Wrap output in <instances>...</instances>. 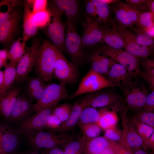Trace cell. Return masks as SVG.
Masks as SVG:
<instances>
[{"mask_svg":"<svg viewBox=\"0 0 154 154\" xmlns=\"http://www.w3.org/2000/svg\"><path fill=\"white\" fill-rule=\"evenodd\" d=\"M140 76L147 82L152 91L154 90V68L142 70Z\"/></svg>","mask_w":154,"mask_h":154,"instance_id":"obj_44","label":"cell"},{"mask_svg":"<svg viewBox=\"0 0 154 154\" xmlns=\"http://www.w3.org/2000/svg\"><path fill=\"white\" fill-rule=\"evenodd\" d=\"M134 35L137 44L140 46L154 47L153 37L148 30L134 27L129 28Z\"/></svg>","mask_w":154,"mask_h":154,"instance_id":"obj_29","label":"cell"},{"mask_svg":"<svg viewBox=\"0 0 154 154\" xmlns=\"http://www.w3.org/2000/svg\"><path fill=\"white\" fill-rule=\"evenodd\" d=\"M9 58V50L6 48L0 49V59L7 62Z\"/></svg>","mask_w":154,"mask_h":154,"instance_id":"obj_54","label":"cell"},{"mask_svg":"<svg viewBox=\"0 0 154 154\" xmlns=\"http://www.w3.org/2000/svg\"><path fill=\"white\" fill-rule=\"evenodd\" d=\"M66 86L60 84L46 85L41 98L33 106V111L38 113L45 109L54 108L62 100L69 98Z\"/></svg>","mask_w":154,"mask_h":154,"instance_id":"obj_4","label":"cell"},{"mask_svg":"<svg viewBox=\"0 0 154 154\" xmlns=\"http://www.w3.org/2000/svg\"><path fill=\"white\" fill-rule=\"evenodd\" d=\"M125 3L132 8L141 11H149L148 6L150 0H125Z\"/></svg>","mask_w":154,"mask_h":154,"instance_id":"obj_41","label":"cell"},{"mask_svg":"<svg viewBox=\"0 0 154 154\" xmlns=\"http://www.w3.org/2000/svg\"><path fill=\"white\" fill-rule=\"evenodd\" d=\"M109 3L111 4V9L114 15L112 24L116 27L127 28L135 25L142 11L132 8L121 1H112Z\"/></svg>","mask_w":154,"mask_h":154,"instance_id":"obj_8","label":"cell"},{"mask_svg":"<svg viewBox=\"0 0 154 154\" xmlns=\"http://www.w3.org/2000/svg\"><path fill=\"white\" fill-rule=\"evenodd\" d=\"M54 108L44 110L21 121L17 130L26 137L42 131L52 114Z\"/></svg>","mask_w":154,"mask_h":154,"instance_id":"obj_13","label":"cell"},{"mask_svg":"<svg viewBox=\"0 0 154 154\" xmlns=\"http://www.w3.org/2000/svg\"><path fill=\"white\" fill-rule=\"evenodd\" d=\"M84 137L82 151L83 154H96L102 150L117 143L110 140L104 136L97 137L93 138Z\"/></svg>","mask_w":154,"mask_h":154,"instance_id":"obj_23","label":"cell"},{"mask_svg":"<svg viewBox=\"0 0 154 154\" xmlns=\"http://www.w3.org/2000/svg\"><path fill=\"white\" fill-rule=\"evenodd\" d=\"M25 154H40L38 151L37 150L33 149L27 153H25Z\"/></svg>","mask_w":154,"mask_h":154,"instance_id":"obj_60","label":"cell"},{"mask_svg":"<svg viewBox=\"0 0 154 154\" xmlns=\"http://www.w3.org/2000/svg\"><path fill=\"white\" fill-rule=\"evenodd\" d=\"M88 58L91 63V69L106 76L112 65L116 62L105 55L97 47L92 49L90 54L88 55Z\"/></svg>","mask_w":154,"mask_h":154,"instance_id":"obj_20","label":"cell"},{"mask_svg":"<svg viewBox=\"0 0 154 154\" xmlns=\"http://www.w3.org/2000/svg\"><path fill=\"white\" fill-rule=\"evenodd\" d=\"M23 42V39L19 38L12 44L9 50V58L20 48Z\"/></svg>","mask_w":154,"mask_h":154,"instance_id":"obj_51","label":"cell"},{"mask_svg":"<svg viewBox=\"0 0 154 154\" xmlns=\"http://www.w3.org/2000/svg\"><path fill=\"white\" fill-rule=\"evenodd\" d=\"M47 149V154H64V152L56 147Z\"/></svg>","mask_w":154,"mask_h":154,"instance_id":"obj_55","label":"cell"},{"mask_svg":"<svg viewBox=\"0 0 154 154\" xmlns=\"http://www.w3.org/2000/svg\"><path fill=\"white\" fill-rule=\"evenodd\" d=\"M145 150L150 149L153 150L154 148V132L149 138L143 147Z\"/></svg>","mask_w":154,"mask_h":154,"instance_id":"obj_53","label":"cell"},{"mask_svg":"<svg viewBox=\"0 0 154 154\" xmlns=\"http://www.w3.org/2000/svg\"><path fill=\"white\" fill-rule=\"evenodd\" d=\"M33 101L26 93H20L17 98L8 121L14 123L21 121L33 112Z\"/></svg>","mask_w":154,"mask_h":154,"instance_id":"obj_17","label":"cell"},{"mask_svg":"<svg viewBox=\"0 0 154 154\" xmlns=\"http://www.w3.org/2000/svg\"><path fill=\"white\" fill-rule=\"evenodd\" d=\"M130 119L142 140V147L143 148L148 140L154 132V128L131 118Z\"/></svg>","mask_w":154,"mask_h":154,"instance_id":"obj_31","label":"cell"},{"mask_svg":"<svg viewBox=\"0 0 154 154\" xmlns=\"http://www.w3.org/2000/svg\"><path fill=\"white\" fill-rule=\"evenodd\" d=\"M29 7L32 8L33 14L44 11L47 9L46 0H26Z\"/></svg>","mask_w":154,"mask_h":154,"instance_id":"obj_40","label":"cell"},{"mask_svg":"<svg viewBox=\"0 0 154 154\" xmlns=\"http://www.w3.org/2000/svg\"><path fill=\"white\" fill-rule=\"evenodd\" d=\"M42 42L41 39L38 37H35L32 39L31 45L16 66V81L18 82L22 83L28 78L29 74L34 67Z\"/></svg>","mask_w":154,"mask_h":154,"instance_id":"obj_9","label":"cell"},{"mask_svg":"<svg viewBox=\"0 0 154 154\" xmlns=\"http://www.w3.org/2000/svg\"><path fill=\"white\" fill-rule=\"evenodd\" d=\"M44 82L38 76L29 78L27 81L26 92L31 91L38 88L45 84Z\"/></svg>","mask_w":154,"mask_h":154,"instance_id":"obj_45","label":"cell"},{"mask_svg":"<svg viewBox=\"0 0 154 154\" xmlns=\"http://www.w3.org/2000/svg\"><path fill=\"white\" fill-rule=\"evenodd\" d=\"M96 12L100 25L106 27L111 23V9L109 4L105 0H91Z\"/></svg>","mask_w":154,"mask_h":154,"instance_id":"obj_26","label":"cell"},{"mask_svg":"<svg viewBox=\"0 0 154 154\" xmlns=\"http://www.w3.org/2000/svg\"><path fill=\"white\" fill-rule=\"evenodd\" d=\"M60 52L51 42L44 40L37 54L34 68L38 76L44 82L51 81L56 60Z\"/></svg>","mask_w":154,"mask_h":154,"instance_id":"obj_1","label":"cell"},{"mask_svg":"<svg viewBox=\"0 0 154 154\" xmlns=\"http://www.w3.org/2000/svg\"><path fill=\"white\" fill-rule=\"evenodd\" d=\"M7 63V62L0 59V70L3 67H5Z\"/></svg>","mask_w":154,"mask_h":154,"instance_id":"obj_62","label":"cell"},{"mask_svg":"<svg viewBox=\"0 0 154 154\" xmlns=\"http://www.w3.org/2000/svg\"><path fill=\"white\" fill-rule=\"evenodd\" d=\"M121 145L119 143H116L114 145L104 148L96 154H117Z\"/></svg>","mask_w":154,"mask_h":154,"instance_id":"obj_50","label":"cell"},{"mask_svg":"<svg viewBox=\"0 0 154 154\" xmlns=\"http://www.w3.org/2000/svg\"><path fill=\"white\" fill-rule=\"evenodd\" d=\"M100 117V114L94 108L88 107L82 112L80 117L81 125L96 123Z\"/></svg>","mask_w":154,"mask_h":154,"instance_id":"obj_32","label":"cell"},{"mask_svg":"<svg viewBox=\"0 0 154 154\" xmlns=\"http://www.w3.org/2000/svg\"><path fill=\"white\" fill-rule=\"evenodd\" d=\"M52 2L65 14L67 19L75 21L78 11V4L76 1L55 0Z\"/></svg>","mask_w":154,"mask_h":154,"instance_id":"obj_28","label":"cell"},{"mask_svg":"<svg viewBox=\"0 0 154 154\" xmlns=\"http://www.w3.org/2000/svg\"><path fill=\"white\" fill-rule=\"evenodd\" d=\"M92 94L89 107H106L119 104L122 100L119 95L112 90H101Z\"/></svg>","mask_w":154,"mask_h":154,"instance_id":"obj_21","label":"cell"},{"mask_svg":"<svg viewBox=\"0 0 154 154\" xmlns=\"http://www.w3.org/2000/svg\"><path fill=\"white\" fill-rule=\"evenodd\" d=\"M25 152H20L17 151L13 154H25Z\"/></svg>","mask_w":154,"mask_h":154,"instance_id":"obj_63","label":"cell"},{"mask_svg":"<svg viewBox=\"0 0 154 154\" xmlns=\"http://www.w3.org/2000/svg\"><path fill=\"white\" fill-rule=\"evenodd\" d=\"M51 18V13L47 8L44 11L32 15L33 21L38 28L48 26Z\"/></svg>","mask_w":154,"mask_h":154,"instance_id":"obj_34","label":"cell"},{"mask_svg":"<svg viewBox=\"0 0 154 154\" xmlns=\"http://www.w3.org/2000/svg\"><path fill=\"white\" fill-rule=\"evenodd\" d=\"M67 32L65 37L64 47L70 56L71 62L77 66L88 59L84 50L81 38L78 35L74 21L67 19Z\"/></svg>","mask_w":154,"mask_h":154,"instance_id":"obj_3","label":"cell"},{"mask_svg":"<svg viewBox=\"0 0 154 154\" xmlns=\"http://www.w3.org/2000/svg\"><path fill=\"white\" fill-rule=\"evenodd\" d=\"M2 137L1 149L4 154H13L16 152L20 142L21 133L7 125H1Z\"/></svg>","mask_w":154,"mask_h":154,"instance_id":"obj_19","label":"cell"},{"mask_svg":"<svg viewBox=\"0 0 154 154\" xmlns=\"http://www.w3.org/2000/svg\"><path fill=\"white\" fill-rule=\"evenodd\" d=\"M131 119L154 128V113L143 110L135 112Z\"/></svg>","mask_w":154,"mask_h":154,"instance_id":"obj_35","label":"cell"},{"mask_svg":"<svg viewBox=\"0 0 154 154\" xmlns=\"http://www.w3.org/2000/svg\"><path fill=\"white\" fill-rule=\"evenodd\" d=\"M62 123L56 116L52 114L46 124L45 128L55 131L60 126Z\"/></svg>","mask_w":154,"mask_h":154,"instance_id":"obj_47","label":"cell"},{"mask_svg":"<svg viewBox=\"0 0 154 154\" xmlns=\"http://www.w3.org/2000/svg\"><path fill=\"white\" fill-rule=\"evenodd\" d=\"M103 27L88 18L83 25L81 38L82 46L86 49H93L101 44L103 35Z\"/></svg>","mask_w":154,"mask_h":154,"instance_id":"obj_15","label":"cell"},{"mask_svg":"<svg viewBox=\"0 0 154 154\" xmlns=\"http://www.w3.org/2000/svg\"><path fill=\"white\" fill-rule=\"evenodd\" d=\"M80 127L84 136L88 138L98 137L101 132L102 129L96 123L81 125Z\"/></svg>","mask_w":154,"mask_h":154,"instance_id":"obj_36","label":"cell"},{"mask_svg":"<svg viewBox=\"0 0 154 154\" xmlns=\"http://www.w3.org/2000/svg\"><path fill=\"white\" fill-rule=\"evenodd\" d=\"M85 4L86 17L89 18L93 22L100 25L98 21L95 6L91 0L86 1Z\"/></svg>","mask_w":154,"mask_h":154,"instance_id":"obj_42","label":"cell"},{"mask_svg":"<svg viewBox=\"0 0 154 154\" xmlns=\"http://www.w3.org/2000/svg\"><path fill=\"white\" fill-rule=\"evenodd\" d=\"M97 47L108 57L124 66L134 79L140 76L142 70L139 58L125 50L112 48L104 44Z\"/></svg>","mask_w":154,"mask_h":154,"instance_id":"obj_2","label":"cell"},{"mask_svg":"<svg viewBox=\"0 0 154 154\" xmlns=\"http://www.w3.org/2000/svg\"><path fill=\"white\" fill-rule=\"evenodd\" d=\"M106 77L110 82L119 87L127 84L134 79L124 66L117 62L112 65Z\"/></svg>","mask_w":154,"mask_h":154,"instance_id":"obj_22","label":"cell"},{"mask_svg":"<svg viewBox=\"0 0 154 154\" xmlns=\"http://www.w3.org/2000/svg\"><path fill=\"white\" fill-rule=\"evenodd\" d=\"M92 97V93H88L75 103L71 109L69 118L65 122L61 124L55 131L62 133L70 129L79 120L81 115L84 110L89 107Z\"/></svg>","mask_w":154,"mask_h":154,"instance_id":"obj_16","label":"cell"},{"mask_svg":"<svg viewBox=\"0 0 154 154\" xmlns=\"http://www.w3.org/2000/svg\"><path fill=\"white\" fill-rule=\"evenodd\" d=\"M20 13L17 9L8 19L0 24V43L7 46L16 35L21 19Z\"/></svg>","mask_w":154,"mask_h":154,"instance_id":"obj_18","label":"cell"},{"mask_svg":"<svg viewBox=\"0 0 154 154\" xmlns=\"http://www.w3.org/2000/svg\"><path fill=\"white\" fill-rule=\"evenodd\" d=\"M23 42V44L20 48L9 58L10 62L16 65L26 52V42Z\"/></svg>","mask_w":154,"mask_h":154,"instance_id":"obj_46","label":"cell"},{"mask_svg":"<svg viewBox=\"0 0 154 154\" xmlns=\"http://www.w3.org/2000/svg\"><path fill=\"white\" fill-rule=\"evenodd\" d=\"M71 106L69 103H65L55 107L52 114L56 116L62 122L66 121L70 116Z\"/></svg>","mask_w":154,"mask_h":154,"instance_id":"obj_37","label":"cell"},{"mask_svg":"<svg viewBox=\"0 0 154 154\" xmlns=\"http://www.w3.org/2000/svg\"><path fill=\"white\" fill-rule=\"evenodd\" d=\"M144 69L154 68V60L153 59L147 58H141L140 60V67Z\"/></svg>","mask_w":154,"mask_h":154,"instance_id":"obj_52","label":"cell"},{"mask_svg":"<svg viewBox=\"0 0 154 154\" xmlns=\"http://www.w3.org/2000/svg\"><path fill=\"white\" fill-rule=\"evenodd\" d=\"M85 137L83 136L76 140L69 142L66 145L64 151V154H81Z\"/></svg>","mask_w":154,"mask_h":154,"instance_id":"obj_38","label":"cell"},{"mask_svg":"<svg viewBox=\"0 0 154 154\" xmlns=\"http://www.w3.org/2000/svg\"><path fill=\"white\" fill-rule=\"evenodd\" d=\"M99 112L100 117L96 123L102 129L105 130L116 126L118 121L116 110L104 108L100 109Z\"/></svg>","mask_w":154,"mask_h":154,"instance_id":"obj_27","label":"cell"},{"mask_svg":"<svg viewBox=\"0 0 154 154\" xmlns=\"http://www.w3.org/2000/svg\"><path fill=\"white\" fill-rule=\"evenodd\" d=\"M53 76L60 84L66 86L74 84L78 78L77 66L68 61L60 52L55 64Z\"/></svg>","mask_w":154,"mask_h":154,"instance_id":"obj_11","label":"cell"},{"mask_svg":"<svg viewBox=\"0 0 154 154\" xmlns=\"http://www.w3.org/2000/svg\"><path fill=\"white\" fill-rule=\"evenodd\" d=\"M144 111L150 112L154 111V90L149 93L147 96L145 103L142 109Z\"/></svg>","mask_w":154,"mask_h":154,"instance_id":"obj_49","label":"cell"},{"mask_svg":"<svg viewBox=\"0 0 154 154\" xmlns=\"http://www.w3.org/2000/svg\"><path fill=\"white\" fill-rule=\"evenodd\" d=\"M127 108L121 110V118L124 147L132 153L142 147L143 142L135 126L127 116Z\"/></svg>","mask_w":154,"mask_h":154,"instance_id":"obj_12","label":"cell"},{"mask_svg":"<svg viewBox=\"0 0 154 154\" xmlns=\"http://www.w3.org/2000/svg\"><path fill=\"white\" fill-rule=\"evenodd\" d=\"M17 66L9 62L7 63L5 66L4 70L3 71L4 82L2 95L6 90L13 87L16 81Z\"/></svg>","mask_w":154,"mask_h":154,"instance_id":"obj_30","label":"cell"},{"mask_svg":"<svg viewBox=\"0 0 154 154\" xmlns=\"http://www.w3.org/2000/svg\"><path fill=\"white\" fill-rule=\"evenodd\" d=\"M154 13L150 11L142 12L135 24L136 28L148 30L154 26Z\"/></svg>","mask_w":154,"mask_h":154,"instance_id":"obj_33","label":"cell"},{"mask_svg":"<svg viewBox=\"0 0 154 154\" xmlns=\"http://www.w3.org/2000/svg\"><path fill=\"white\" fill-rule=\"evenodd\" d=\"M24 6L22 39L23 41L26 42L29 39L35 37L37 34L38 28L33 21L32 10L26 0L24 1Z\"/></svg>","mask_w":154,"mask_h":154,"instance_id":"obj_25","label":"cell"},{"mask_svg":"<svg viewBox=\"0 0 154 154\" xmlns=\"http://www.w3.org/2000/svg\"><path fill=\"white\" fill-rule=\"evenodd\" d=\"M46 86V85L44 84L36 89L26 93L33 101L37 102L42 96Z\"/></svg>","mask_w":154,"mask_h":154,"instance_id":"obj_48","label":"cell"},{"mask_svg":"<svg viewBox=\"0 0 154 154\" xmlns=\"http://www.w3.org/2000/svg\"><path fill=\"white\" fill-rule=\"evenodd\" d=\"M117 154H132V153L121 145L119 148Z\"/></svg>","mask_w":154,"mask_h":154,"instance_id":"obj_57","label":"cell"},{"mask_svg":"<svg viewBox=\"0 0 154 154\" xmlns=\"http://www.w3.org/2000/svg\"><path fill=\"white\" fill-rule=\"evenodd\" d=\"M148 11L154 13V1L150 0L148 6Z\"/></svg>","mask_w":154,"mask_h":154,"instance_id":"obj_58","label":"cell"},{"mask_svg":"<svg viewBox=\"0 0 154 154\" xmlns=\"http://www.w3.org/2000/svg\"><path fill=\"white\" fill-rule=\"evenodd\" d=\"M117 86L104 76L90 70L81 80L78 88L69 96L72 99L80 95L95 92L104 88Z\"/></svg>","mask_w":154,"mask_h":154,"instance_id":"obj_7","label":"cell"},{"mask_svg":"<svg viewBox=\"0 0 154 154\" xmlns=\"http://www.w3.org/2000/svg\"><path fill=\"white\" fill-rule=\"evenodd\" d=\"M111 25V27L110 25L103 27V35L101 44H104L115 49L125 50V44L115 26L112 23Z\"/></svg>","mask_w":154,"mask_h":154,"instance_id":"obj_24","label":"cell"},{"mask_svg":"<svg viewBox=\"0 0 154 154\" xmlns=\"http://www.w3.org/2000/svg\"><path fill=\"white\" fill-rule=\"evenodd\" d=\"M17 0H13L7 11L2 12L1 10L2 1L0 2V24L9 18L17 10L16 8L19 3Z\"/></svg>","mask_w":154,"mask_h":154,"instance_id":"obj_43","label":"cell"},{"mask_svg":"<svg viewBox=\"0 0 154 154\" xmlns=\"http://www.w3.org/2000/svg\"><path fill=\"white\" fill-rule=\"evenodd\" d=\"M47 9L52 19L47 26V35L52 44L62 53L65 50L64 27L62 20L63 13L52 3L49 4Z\"/></svg>","mask_w":154,"mask_h":154,"instance_id":"obj_6","label":"cell"},{"mask_svg":"<svg viewBox=\"0 0 154 154\" xmlns=\"http://www.w3.org/2000/svg\"><path fill=\"white\" fill-rule=\"evenodd\" d=\"M4 75L3 71L0 70V97L2 95V91L3 85Z\"/></svg>","mask_w":154,"mask_h":154,"instance_id":"obj_56","label":"cell"},{"mask_svg":"<svg viewBox=\"0 0 154 154\" xmlns=\"http://www.w3.org/2000/svg\"><path fill=\"white\" fill-rule=\"evenodd\" d=\"M120 88L123 92L127 109L135 112L143 109L149 94L146 86L136 80H133Z\"/></svg>","mask_w":154,"mask_h":154,"instance_id":"obj_5","label":"cell"},{"mask_svg":"<svg viewBox=\"0 0 154 154\" xmlns=\"http://www.w3.org/2000/svg\"><path fill=\"white\" fill-rule=\"evenodd\" d=\"M2 128L1 127V125H0V149L1 150V141H2Z\"/></svg>","mask_w":154,"mask_h":154,"instance_id":"obj_61","label":"cell"},{"mask_svg":"<svg viewBox=\"0 0 154 154\" xmlns=\"http://www.w3.org/2000/svg\"><path fill=\"white\" fill-rule=\"evenodd\" d=\"M132 154H148V153L146 150L140 149L134 152Z\"/></svg>","mask_w":154,"mask_h":154,"instance_id":"obj_59","label":"cell"},{"mask_svg":"<svg viewBox=\"0 0 154 154\" xmlns=\"http://www.w3.org/2000/svg\"><path fill=\"white\" fill-rule=\"evenodd\" d=\"M115 26L125 45V50L129 53L141 59L147 58L153 53L154 47L138 44L134 35L128 28Z\"/></svg>","mask_w":154,"mask_h":154,"instance_id":"obj_14","label":"cell"},{"mask_svg":"<svg viewBox=\"0 0 154 154\" xmlns=\"http://www.w3.org/2000/svg\"><path fill=\"white\" fill-rule=\"evenodd\" d=\"M104 137L110 140L118 143L124 147L122 131L116 126L105 130Z\"/></svg>","mask_w":154,"mask_h":154,"instance_id":"obj_39","label":"cell"},{"mask_svg":"<svg viewBox=\"0 0 154 154\" xmlns=\"http://www.w3.org/2000/svg\"><path fill=\"white\" fill-rule=\"evenodd\" d=\"M26 138L30 146L33 149L37 150L55 147L65 143L70 139V137L68 134L56 135L42 130Z\"/></svg>","mask_w":154,"mask_h":154,"instance_id":"obj_10","label":"cell"},{"mask_svg":"<svg viewBox=\"0 0 154 154\" xmlns=\"http://www.w3.org/2000/svg\"><path fill=\"white\" fill-rule=\"evenodd\" d=\"M0 154H4L2 151L0 149Z\"/></svg>","mask_w":154,"mask_h":154,"instance_id":"obj_64","label":"cell"}]
</instances>
